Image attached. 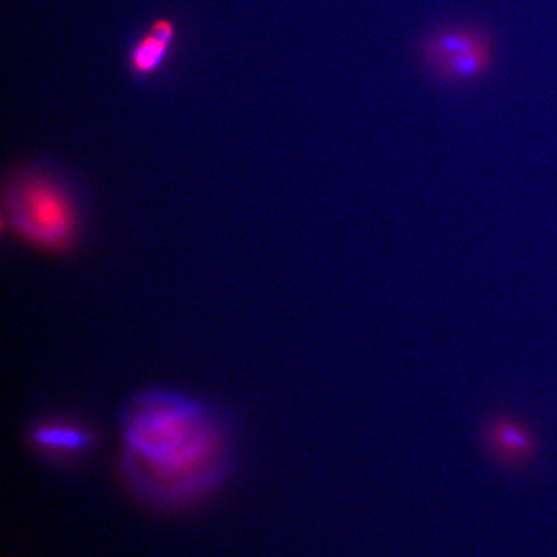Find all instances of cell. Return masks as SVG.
Returning a JSON list of instances; mask_svg holds the SVG:
<instances>
[{"label":"cell","instance_id":"cell-1","mask_svg":"<svg viewBox=\"0 0 557 557\" xmlns=\"http://www.w3.org/2000/svg\"><path fill=\"white\" fill-rule=\"evenodd\" d=\"M121 435L127 478L153 498L197 496L228 467V431L218 413L168 388H150L131 399L121 417Z\"/></svg>","mask_w":557,"mask_h":557},{"label":"cell","instance_id":"cell-2","mask_svg":"<svg viewBox=\"0 0 557 557\" xmlns=\"http://www.w3.org/2000/svg\"><path fill=\"white\" fill-rule=\"evenodd\" d=\"M11 230L33 247L64 252L79 237L78 207L60 182L47 175H27L14 183L5 199Z\"/></svg>","mask_w":557,"mask_h":557},{"label":"cell","instance_id":"cell-3","mask_svg":"<svg viewBox=\"0 0 557 557\" xmlns=\"http://www.w3.org/2000/svg\"><path fill=\"white\" fill-rule=\"evenodd\" d=\"M483 438L491 456L504 467L522 469L536 457V438L515 418L494 417L487 421Z\"/></svg>","mask_w":557,"mask_h":557},{"label":"cell","instance_id":"cell-4","mask_svg":"<svg viewBox=\"0 0 557 557\" xmlns=\"http://www.w3.org/2000/svg\"><path fill=\"white\" fill-rule=\"evenodd\" d=\"M35 445L58 456H72L91 445L90 432L72 421L51 420L40 423L33 431Z\"/></svg>","mask_w":557,"mask_h":557},{"label":"cell","instance_id":"cell-5","mask_svg":"<svg viewBox=\"0 0 557 557\" xmlns=\"http://www.w3.org/2000/svg\"><path fill=\"white\" fill-rule=\"evenodd\" d=\"M483 39L475 33L468 30H453L445 32L442 35L435 36L432 42L429 44V57L434 62L450 60V58L458 57V54L467 53L478 49L482 46Z\"/></svg>","mask_w":557,"mask_h":557},{"label":"cell","instance_id":"cell-6","mask_svg":"<svg viewBox=\"0 0 557 557\" xmlns=\"http://www.w3.org/2000/svg\"><path fill=\"white\" fill-rule=\"evenodd\" d=\"M487 64H490V49L486 44H482L478 49L443 61L442 70L450 78L471 79L482 75Z\"/></svg>","mask_w":557,"mask_h":557},{"label":"cell","instance_id":"cell-7","mask_svg":"<svg viewBox=\"0 0 557 557\" xmlns=\"http://www.w3.org/2000/svg\"><path fill=\"white\" fill-rule=\"evenodd\" d=\"M170 47L149 33L135 47L134 54H132V65L138 73L153 72L163 62Z\"/></svg>","mask_w":557,"mask_h":557},{"label":"cell","instance_id":"cell-8","mask_svg":"<svg viewBox=\"0 0 557 557\" xmlns=\"http://www.w3.org/2000/svg\"><path fill=\"white\" fill-rule=\"evenodd\" d=\"M150 35L156 36L157 39L163 40L168 46H172L174 42L175 28L172 22L166 20H159L153 22L152 28H150Z\"/></svg>","mask_w":557,"mask_h":557}]
</instances>
